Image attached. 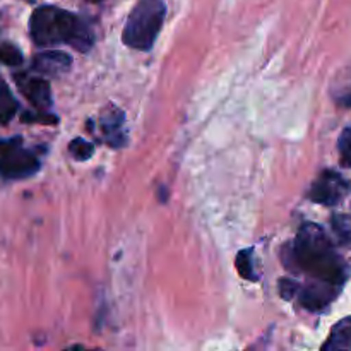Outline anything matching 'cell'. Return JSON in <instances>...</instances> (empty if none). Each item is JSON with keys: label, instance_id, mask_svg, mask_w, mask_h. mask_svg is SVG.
Masks as SVG:
<instances>
[{"label": "cell", "instance_id": "6da1fadb", "mask_svg": "<svg viewBox=\"0 0 351 351\" xmlns=\"http://www.w3.org/2000/svg\"><path fill=\"white\" fill-rule=\"evenodd\" d=\"M293 271L308 274L312 280L343 287L348 278V266L339 256L335 243L326 235L324 228L315 223H304L298 230L293 245L287 257Z\"/></svg>", "mask_w": 351, "mask_h": 351}, {"label": "cell", "instance_id": "7a4b0ae2", "mask_svg": "<svg viewBox=\"0 0 351 351\" xmlns=\"http://www.w3.org/2000/svg\"><path fill=\"white\" fill-rule=\"evenodd\" d=\"M31 38L40 47L67 43L79 51H88L95 43V34L75 14L55 5H41L29 19Z\"/></svg>", "mask_w": 351, "mask_h": 351}, {"label": "cell", "instance_id": "3957f363", "mask_svg": "<svg viewBox=\"0 0 351 351\" xmlns=\"http://www.w3.org/2000/svg\"><path fill=\"white\" fill-rule=\"evenodd\" d=\"M165 16L167 5L163 0H137L123 26V43L134 50H151L163 26Z\"/></svg>", "mask_w": 351, "mask_h": 351}, {"label": "cell", "instance_id": "277c9868", "mask_svg": "<svg viewBox=\"0 0 351 351\" xmlns=\"http://www.w3.org/2000/svg\"><path fill=\"white\" fill-rule=\"evenodd\" d=\"M40 170V160L34 153L24 149L23 139L14 137L0 143V175L9 180L27 178Z\"/></svg>", "mask_w": 351, "mask_h": 351}, {"label": "cell", "instance_id": "5b68a950", "mask_svg": "<svg viewBox=\"0 0 351 351\" xmlns=\"http://www.w3.org/2000/svg\"><path fill=\"white\" fill-rule=\"evenodd\" d=\"M350 192V182L343 178L341 175L332 170L322 171L317 180L312 184L308 197L312 202H317L322 206H336L346 197Z\"/></svg>", "mask_w": 351, "mask_h": 351}, {"label": "cell", "instance_id": "8992f818", "mask_svg": "<svg viewBox=\"0 0 351 351\" xmlns=\"http://www.w3.org/2000/svg\"><path fill=\"white\" fill-rule=\"evenodd\" d=\"M341 288L343 287H338V285L312 280L305 287H298L295 297L298 298V304L304 308H307V311L321 312L336 300Z\"/></svg>", "mask_w": 351, "mask_h": 351}, {"label": "cell", "instance_id": "52a82bcc", "mask_svg": "<svg viewBox=\"0 0 351 351\" xmlns=\"http://www.w3.org/2000/svg\"><path fill=\"white\" fill-rule=\"evenodd\" d=\"M16 84L21 89L27 101L34 106V108L47 112L51 106V89L50 82L43 77H31L26 74H16Z\"/></svg>", "mask_w": 351, "mask_h": 351}, {"label": "cell", "instance_id": "ba28073f", "mask_svg": "<svg viewBox=\"0 0 351 351\" xmlns=\"http://www.w3.org/2000/svg\"><path fill=\"white\" fill-rule=\"evenodd\" d=\"M99 125H101L103 137L112 147H122L127 143L125 115L120 108L113 105L106 106L101 112Z\"/></svg>", "mask_w": 351, "mask_h": 351}, {"label": "cell", "instance_id": "9c48e42d", "mask_svg": "<svg viewBox=\"0 0 351 351\" xmlns=\"http://www.w3.org/2000/svg\"><path fill=\"white\" fill-rule=\"evenodd\" d=\"M71 64L72 58L64 51H43L34 57L33 71H36L38 74L55 77V75H62L64 72H67L71 69Z\"/></svg>", "mask_w": 351, "mask_h": 351}, {"label": "cell", "instance_id": "30bf717a", "mask_svg": "<svg viewBox=\"0 0 351 351\" xmlns=\"http://www.w3.org/2000/svg\"><path fill=\"white\" fill-rule=\"evenodd\" d=\"M324 351H351V317L341 319L331 329L328 341L322 345Z\"/></svg>", "mask_w": 351, "mask_h": 351}, {"label": "cell", "instance_id": "8fae6325", "mask_svg": "<svg viewBox=\"0 0 351 351\" xmlns=\"http://www.w3.org/2000/svg\"><path fill=\"white\" fill-rule=\"evenodd\" d=\"M332 232L343 247L351 250V216L348 215H332L331 218Z\"/></svg>", "mask_w": 351, "mask_h": 351}, {"label": "cell", "instance_id": "7c38bea8", "mask_svg": "<svg viewBox=\"0 0 351 351\" xmlns=\"http://www.w3.org/2000/svg\"><path fill=\"white\" fill-rule=\"evenodd\" d=\"M254 250L247 249V250H240L239 256H237V269H239L240 276L245 278L249 281H257L259 280V274L256 273V263H254Z\"/></svg>", "mask_w": 351, "mask_h": 351}, {"label": "cell", "instance_id": "4fadbf2b", "mask_svg": "<svg viewBox=\"0 0 351 351\" xmlns=\"http://www.w3.org/2000/svg\"><path fill=\"white\" fill-rule=\"evenodd\" d=\"M17 112V101L5 86V82L0 81V123H7Z\"/></svg>", "mask_w": 351, "mask_h": 351}, {"label": "cell", "instance_id": "5bb4252c", "mask_svg": "<svg viewBox=\"0 0 351 351\" xmlns=\"http://www.w3.org/2000/svg\"><path fill=\"white\" fill-rule=\"evenodd\" d=\"M69 153H71L75 160L86 161L93 156L95 147H93V144L88 143V141L77 137V139H74L71 144H69Z\"/></svg>", "mask_w": 351, "mask_h": 351}, {"label": "cell", "instance_id": "9a60e30c", "mask_svg": "<svg viewBox=\"0 0 351 351\" xmlns=\"http://www.w3.org/2000/svg\"><path fill=\"white\" fill-rule=\"evenodd\" d=\"M338 149L339 158H341V167L351 168V125L346 127L339 136Z\"/></svg>", "mask_w": 351, "mask_h": 351}, {"label": "cell", "instance_id": "2e32d148", "mask_svg": "<svg viewBox=\"0 0 351 351\" xmlns=\"http://www.w3.org/2000/svg\"><path fill=\"white\" fill-rule=\"evenodd\" d=\"M0 60L7 65H21L23 64V53L14 45L2 43L0 45Z\"/></svg>", "mask_w": 351, "mask_h": 351}, {"label": "cell", "instance_id": "e0dca14e", "mask_svg": "<svg viewBox=\"0 0 351 351\" xmlns=\"http://www.w3.org/2000/svg\"><path fill=\"white\" fill-rule=\"evenodd\" d=\"M278 287H280L281 297L287 298V300H291V298L297 295L298 287H300V285L293 280H280V285H278Z\"/></svg>", "mask_w": 351, "mask_h": 351}, {"label": "cell", "instance_id": "ac0fdd59", "mask_svg": "<svg viewBox=\"0 0 351 351\" xmlns=\"http://www.w3.org/2000/svg\"><path fill=\"white\" fill-rule=\"evenodd\" d=\"M88 2H95L96 3V2H101V0H88Z\"/></svg>", "mask_w": 351, "mask_h": 351}, {"label": "cell", "instance_id": "d6986e66", "mask_svg": "<svg viewBox=\"0 0 351 351\" xmlns=\"http://www.w3.org/2000/svg\"><path fill=\"white\" fill-rule=\"evenodd\" d=\"M0 81H2V79H0Z\"/></svg>", "mask_w": 351, "mask_h": 351}]
</instances>
